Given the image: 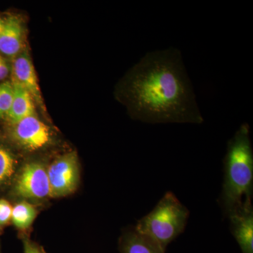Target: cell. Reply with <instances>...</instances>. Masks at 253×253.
<instances>
[{
	"mask_svg": "<svg viewBox=\"0 0 253 253\" xmlns=\"http://www.w3.org/2000/svg\"><path fill=\"white\" fill-rule=\"evenodd\" d=\"M24 253H45L38 245L26 239L23 242Z\"/></svg>",
	"mask_w": 253,
	"mask_h": 253,
	"instance_id": "16",
	"label": "cell"
},
{
	"mask_svg": "<svg viewBox=\"0 0 253 253\" xmlns=\"http://www.w3.org/2000/svg\"><path fill=\"white\" fill-rule=\"evenodd\" d=\"M13 94L12 83L6 82L0 84V118L7 116L12 104Z\"/></svg>",
	"mask_w": 253,
	"mask_h": 253,
	"instance_id": "14",
	"label": "cell"
},
{
	"mask_svg": "<svg viewBox=\"0 0 253 253\" xmlns=\"http://www.w3.org/2000/svg\"><path fill=\"white\" fill-rule=\"evenodd\" d=\"M15 171V160L7 149L0 146V185L11 179Z\"/></svg>",
	"mask_w": 253,
	"mask_h": 253,
	"instance_id": "13",
	"label": "cell"
},
{
	"mask_svg": "<svg viewBox=\"0 0 253 253\" xmlns=\"http://www.w3.org/2000/svg\"><path fill=\"white\" fill-rule=\"evenodd\" d=\"M131 117L149 124H201L204 117L177 48L150 51L120 86Z\"/></svg>",
	"mask_w": 253,
	"mask_h": 253,
	"instance_id": "1",
	"label": "cell"
},
{
	"mask_svg": "<svg viewBox=\"0 0 253 253\" xmlns=\"http://www.w3.org/2000/svg\"><path fill=\"white\" fill-rule=\"evenodd\" d=\"M226 217L230 230L243 253H253V208L252 201H245Z\"/></svg>",
	"mask_w": 253,
	"mask_h": 253,
	"instance_id": "7",
	"label": "cell"
},
{
	"mask_svg": "<svg viewBox=\"0 0 253 253\" xmlns=\"http://www.w3.org/2000/svg\"><path fill=\"white\" fill-rule=\"evenodd\" d=\"M13 136L20 146L29 151L42 149L51 140L49 128L35 115L14 124Z\"/></svg>",
	"mask_w": 253,
	"mask_h": 253,
	"instance_id": "6",
	"label": "cell"
},
{
	"mask_svg": "<svg viewBox=\"0 0 253 253\" xmlns=\"http://www.w3.org/2000/svg\"><path fill=\"white\" fill-rule=\"evenodd\" d=\"M121 253H165L152 239L141 234L135 226L126 231L121 241Z\"/></svg>",
	"mask_w": 253,
	"mask_h": 253,
	"instance_id": "11",
	"label": "cell"
},
{
	"mask_svg": "<svg viewBox=\"0 0 253 253\" xmlns=\"http://www.w3.org/2000/svg\"><path fill=\"white\" fill-rule=\"evenodd\" d=\"M13 207L4 199H0V226H4L11 219Z\"/></svg>",
	"mask_w": 253,
	"mask_h": 253,
	"instance_id": "15",
	"label": "cell"
},
{
	"mask_svg": "<svg viewBox=\"0 0 253 253\" xmlns=\"http://www.w3.org/2000/svg\"><path fill=\"white\" fill-rule=\"evenodd\" d=\"M37 211L34 206L23 201L13 207L11 220L18 229H26L36 219Z\"/></svg>",
	"mask_w": 253,
	"mask_h": 253,
	"instance_id": "12",
	"label": "cell"
},
{
	"mask_svg": "<svg viewBox=\"0 0 253 253\" xmlns=\"http://www.w3.org/2000/svg\"><path fill=\"white\" fill-rule=\"evenodd\" d=\"M14 81L19 83L31 95L35 102L44 110V101L38 84L36 70L27 51H21L16 56L13 66Z\"/></svg>",
	"mask_w": 253,
	"mask_h": 253,
	"instance_id": "8",
	"label": "cell"
},
{
	"mask_svg": "<svg viewBox=\"0 0 253 253\" xmlns=\"http://www.w3.org/2000/svg\"><path fill=\"white\" fill-rule=\"evenodd\" d=\"M189 217V210L169 191L138 221L135 228L166 251L168 244L184 231Z\"/></svg>",
	"mask_w": 253,
	"mask_h": 253,
	"instance_id": "3",
	"label": "cell"
},
{
	"mask_svg": "<svg viewBox=\"0 0 253 253\" xmlns=\"http://www.w3.org/2000/svg\"><path fill=\"white\" fill-rule=\"evenodd\" d=\"M3 26H4V21L0 20V35H1V31H2Z\"/></svg>",
	"mask_w": 253,
	"mask_h": 253,
	"instance_id": "18",
	"label": "cell"
},
{
	"mask_svg": "<svg viewBox=\"0 0 253 253\" xmlns=\"http://www.w3.org/2000/svg\"><path fill=\"white\" fill-rule=\"evenodd\" d=\"M9 73V68L4 60L0 56V81L4 80Z\"/></svg>",
	"mask_w": 253,
	"mask_h": 253,
	"instance_id": "17",
	"label": "cell"
},
{
	"mask_svg": "<svg viewBox=\"0 0 253 253\" xmlns=\"http://www.w3.org/2000/svg\"><path fill=\"white\" fill-rule=\"evenodd\" d=\"M12 104L7 114L10 122L16 124L24 118L35 115V101L31 95L23 86L13 82Z\"/></svg>",
	"mask_w": 253,
	"mask_h": 253,
	"instance_id": "10",
	"label": "cell"
},
{
	"mask_svg": "<svg viewBox=\"0 0 253 253\" xmlns=\"http://www.w3.org/2000/svg\"><path fill=\"white\" fill-rule=\"evenodd\" d=\"M14 190L23 199H42L50 196L47 169L42 163H26L16 179Z\"/></svg>",
	"mask_w": 253,
	"mask_h": 253,
	"instance_id": "5",
	"label": "cell"
},
{
	"mask_svg": "<svg viewBox=\"0 0 253 253\" xmlns=\"http://www.w3.org/2000/svg\"><path fill=\"white\" fill-rule=\"evenodd\" d=\"M24 40V26L22 19L17 16H10L4 21L0 35V51L13 56L21 52Z\"/></svg>",
	"mask_w": 253,
	"mask_h": 253,
	"instance_id": "9",
	"label": "cell"
},
{
	"mask_svg": "<svg viewBox=\"0 0 253 253\" xmlns=\"http://www.w3.org/2000/svg\"><path fill=\"white\" fill-rule=\"evenodd\" d=\"M253 151L250 126L243 123L227 144L224 159V179L219 199L227 216L245 201H252Z\"/></svg>",
	"mask_w": 253,
	"mask_h": 253,
	"instance_id": "2",
	"label": "cell"
},
{
	"mask_svg": "<svg viewBox=\"0 0 253 253\" xmlns=\"http://www.w3.org/2000/svg\"><path fill=\"white\" fill-rule=\"evenodd\" d=\"M50 196L62 197L74 192L79 182L77 154L68 153L55 160L48 168Z\"/></svg>",
	"mask_w": 253,
	"mask_h": 253,
	"instance_id": "4",
	"label": "cell"
}]
</instances>
